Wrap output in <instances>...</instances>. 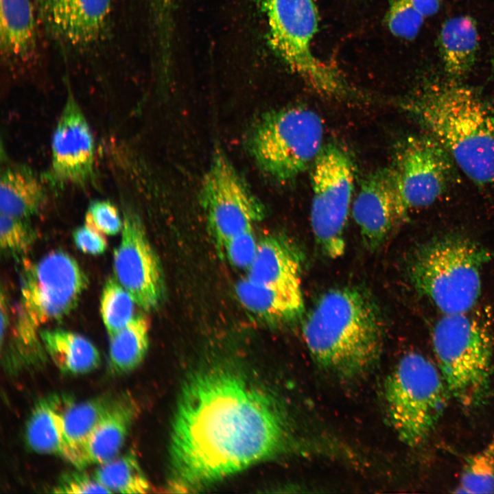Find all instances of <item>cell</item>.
Returning a JSON list of instances; mask_svg holds the SVG:
<instances>
[{"label":"cell","instance_id":"17","mask_svg":"<svg viewBox=\"0 0 494 494\" xmlns=\"http://www.w3.org/2000/svg\"><path fill=\"white\" fill-rule=\"evenodd\" d=\"M303 255L291 239L268 235L258 242L255 258L247 269L246 278L262 285L302 290Z\"/></svg>","mask_w":494,"mask_h":494},{"label":"cell","instance_id":"24","mask_svg":"<svg viewBox=\"0 0 494 494\" xmlns=\"http://www.w3.org/2000/svg\"><path fill=\"white\" fill-rule=\"evenodd\" d=\"M45 200L43 186L28 167L10 165L1 170V214L27 220L38 213Z\"/></svg>","mask_w":494,"mask_h":494},{"label":"cell","instance_id":"29","mask_svg":"<svg viewBox=\"0 0 494 494\" xmlns=\"http://www.w3.org/2000/svg\"><path fill=\"white\" fill-rule=\"evenodd\" d=\"M455 492L494 493V436L482 449L467 458Z\"/></svg>","mask_w":494,"mask_h":494},{"label":"cell","instance_id":"13","mask_svg":"<svg viewBox=\"0 0 494 494\" xmlns=\"http://www.w3.org/2000/svg\"><path fill=\"white\" fill-rule=\"evenodd\" d=\"M121 232V242L113 253L115 277L139 307L150 311L163 296L161 263L136 215L124 214Z\"/></svg>","mask_w":494,"mask_h":494},{"label":"cell","instance_id":"18","mask_svg":"<svg viewBox=\"0 0 494 494\" xmlns=\"http://www.w3.org/2000/svg\"><path fill=\"white\" fill-rule=\"evenodd\" d=\"M34 0H0L1 59L11 69L33 63L38 52V29Z\"/></svg>","mask_w":494,"mask_h":494},{"label":"cell","instance_id":"35","mask_svg":"<svg viewBox=\"0 0 494 494\" xmlns=\"http://www.w3.org/2000/svg\"><path fill=\"white\" fill-rule=\"evenodd\" d=\"M73 239L76 247L86 254L99 255L107 249L105 235L86 223L74 230Z\"/></svg>","mask_w":494,"mask_h":494},{"label":"cell","instance_id":"26","mask_svg":"<svg viewBox=\"0 0 494 494\" xmlns=\"http://www.w3.org/2000/svg\"><path fill=\"white\" fill-rule=\"evenodd\" d=\"M149 327L145 316L136 315L110 337L109 366L112 373L126 374L141 364L148 349Z\"/></svg>","mask_w":494,"mask_h":494},{"label":"cell","instance_id":"14","mask_svg":"<svg viewBox=\"0 0 494 494\" xmlns=\"http://www.w3.org/2000/svg\"><path fill=\"white\" fill-rule=\"evenodd\" d=\"M95 141L89 122L68 90L51 140L50 175L56 183L86 186L95 178Z\"/></svg>","mask_w":494,"mask_h":494},{"label":"cell","instance_id":"8","mask_svg":"<svg viewBox=\"0 0 494 494\" xmlns=\"http://www.w3.org/2000/svg\"><path fill=\"white\" fill-rule=\"evenodd\" d=\"M269 40L287 66L319 93L340 97L347 88L333 68L316 58L311 49L317 32L316 0H263Z\"/></svg>","mask_w":494,"mask_h":494},{"label":"cell","instance_id":"20","mask_svg":"<svg viewBox=\"0 0 494 494\" xmlns=\"http://www.w3.org/2000/svg\"><path fill=\"white\" fill-rule=\"evenodd\" d=\"M235 292L244 307L269 325H291L303 318L302 290L268 287L246 278L237 283Z\"/></svg>","mask_w":494,"mask_h":494},{"label":"cell","instance_id":"39","mask_svg":"<svg viewBox=\"0 0 494 494\" xmlns=\"http://www.w3.org/2000/svg\"><path fill=\"white\" fill-rule=\"evenodd\" d=\"M491 73H492V75H493V78H494V49H493V54H492V56H491Z\"/></svg>","mask_w":494,"mask_h":494},{"label":"cell","instance_id":"38","mask_svg":"<svg viewBox=\"0 0 494 494\" xmlns=\"http://www.w3.org/2000/svg\"><path fill=\"white\" fill-rule=\"evenodd\" d=\"M8 312L5 297L1 292V342H3L4 333L8 325Z\"/></svg>","mask_w":494,"mask_h":494},{"label":"cell","instance_id":"9","mask_svg":"<svg viewBox=\"0 0 494 494\" xmlns=\"http://www.w3.org/2000/svg\"><path fill=\"white\" fill-rule=\"evenodd\" d=\"M354 181L348 154L336 144L323 146L313 163L310 223L318 248L331 259L340 257L345 250L344 231Z\"/></svg>","mask_w":494,"mask_h":494},{"label":"cell","instance_id":"19","mask_svg":"<svg viewBox=\"0 0 494 494\" xmlns=\"http://www.w3.org/2000/svg\"><path fill=\"white\" fill-rule=\"evenodd\" d=\"M137 412V403L130 395L115 397L88 440L85 467L103 464L119 455Z\"/></svg>","mask_w":494,"mask_h":494},{"label":"cell","instance_id":"5","mask_svg":"<svg viewBox=\"0 0 494 494\" xmlns=\"http://www.w3.org/2000/svg\"><path fill=\"white\" fill-rule=\"evenodd\" d=\"M432 342L436 365L451 397L465 408L489 395L493 355L489 330L469 313L443 315Z\"/></svg>","mask_w":494,"mask_h":494},{"label":"cell","instance_id":"21","mask_svg":"<svg viewBox=\"0 0 494 494\" xmlns=\"http://www.w3.org/2000/svg\"><path fill=\"white\" fill-rule=\"evenodd\" d=\"M437 44L448 78L460 82L477 60L480 43L476 21L469 15L449 18L440 27Z\"/></svg>","mask_w":494,"mask_h":494},{"label":"cell","instance_id":"16","mask_svg":"<svg viewBox=\"0 0 494 494\" xmlns=\"http://www.w3.org/2000/svg\"><path fill=\"white\" fill-rule=\"evenodd\" d=\"M352 214L363 243L370 251L381 248L395 226L405 220L390 167L364 178L353 202Z\"/></svg>","mask_w":494,"mask_h":494},{"label":"cell","instance_id":"30","mask_svg":"<svg viewBox=\"0 0 494 494\" xmlns=\"http://www.w3.org/2000/svg\"><path fill=\"white\" fill-rule=\"evenodd\" d=\"M424 18L410 0H391L387 24L395 36L412 40L419 34Z\"/></svg>","mask_w":494,"mask_h":494},{"label":"cell","instance_id":"27","mask_svg":"<svg viewBox=\"0 0 494 494\" xmlns=\"http://www.w3.org/2000/svg\"><path fill=\"white\" fill-rule=\"evenodd\" d=\"M93 476L112 493H145L151 488L135 454L131 451L99 464Z\"/></svg>","mask_w":494,"mask_h":494},{"label":"cell","instance_id":"23","mask_svg":"<svg viewBox=\"0 0 494 494\" xmlns=\"http://www.w3.org/2000/svg\"><path fill=\"white\" fill-rule=\"evenodd\" d=\"M39 336L45 351L62 373L86 374L97 368L101 364L97 347L80 334L54 329L40 331Z\"/></svg>","mask_w":494,"mask_h":494},{"label":"cell","instance_id":"32","mask_svg":"<svg viewBox=\"0 0 494 494\" xmlns=\"http://www.w3.org/2000/svg\"><path fill=\"white\" fill-rule=\"evenodd\" d=\"M85 223L106 235H115L122 231L121 220L117 208L108 200L92 202L85 215Z\"/></svg>","mask_w":494,"mask_h":494},{"label":"cell","instance_id":"7","mask_svg":"<svg viewBox=\"0 0 494 494\" xmlns=\"http://www.w3.org/2000/svg\"><path fill=\"white\" fill-rule=\"evenodd\" d=\"M324 128L314 110L292 106L261 116L250 132L248 147L258 166L279 181H290L313 165L321 151Z\"/></svg>","mask_w":494,"mask_h":494},{"label":"cell","instance_id":"4","mask_svg":"<svg viewBox=\"0 0 494 494\" xmlns=\"http://www.w3.org/2000/svg\"><path fill=\"white\" fill-rule=\"evenodd\" d=\"M488 249L463 236H443L416 248L406 270L415 290L443 315L469 313L482 292Z\"/></svg>","mask_w":494,"mask_h":494},{"label":"cell","instance_id":"2","mask_svg":"<svg viewBox=\"0 0 494 494\" xmlns=\"http://www.w3.org/2000/svg\"><path fill=\"white\" fill-rule=\"evenodd\" d=\"M401 106L473 182L494 183V111L477 91L449 78L433 80Z\"/></svg>","mask_w":494,"mask_h":494},{"label":"cell","instance_id":"37","mask_svg":"<svg viewBox=\"0 0 494 494\" xmlns=\"http://www.w3.org/2000/svg\"><path fill=\"white\" fill-rule=\"evenodd\" d=\"M150 11L158 16H169L172 14L175 0H148Z\"/></svg>","mask_w":494,"mask_h":494},{"label":"cell","instance_id":"33","mask_svg":"<svg viewBox=\"0 0 494 494\" xmlns=\"http://www.w3.org/2000/svg\"><path fill=\"white\" fill-rule=\"evenodd\" d=\"M258 248L253 228L229 239L222 250L233 266L248 269L253 262Z\"/></svg>","mask_w":494,"mask_h":494},{"label":"cell","instance_id":"12","mask_svg":"<svg viewBox=\"0 0 494 494\" xmlns=\"http://www.w3.org/2000/svg\"><path fill=\"white\" fill-rule=\"evenodd\" d=\"M200 192L209 229L221 250L229 239L253 228L263 217V205L220 150L214 154Z\"/></svg>","mask_w":494,"mask_h":494},{"label":"cell","instance_id":"3","mask_svg":"<svg viewBox=\"0 0 494 494\" xmlns=\"http://www.w3.org/2000/svg\"><path fill=\"white\" fill-rule=\"evenodd\" d=\"M303 336L314 361L342 378L359 377L378 361L383 320L368 292L355 287L329 290L306 316Z\"/></svg>","mask_w":494,"mask_h":494},{"label":"cell","instance_id":"15","mask_svg":"<svg viewBox=\"0 0 494 494\" xmlns=\"http://www.w3.org/2000/svg\"><path fill=\"white\" fill-rule=\"evenodd\" d=\"M49 34L77 49L90 47L104 34L113 0H34Z\"/></svg>","mask_w":494,"mask_h":494},{"label":"cell","instance_id":"36","mask_svg":"<svg viewBox=\"0 0 494 494\" xmlns=\"http://www.w3.org/2000/svg\"><path fill=\"white\" fill-rule=\"evenodd\" d=\"M412 4L425 17L436 14L440 9L441 0H410Z\"/></svg>","mask_w":494,"mask_h":494},{"label":"cell","instance_id":"1","mask_svg":"<svg viewBox=\"0 0 494 494\" xmlns=\"http://www.w3.org/2000/svg\"><path fill=\"white\" fill-rule=\"evenodd\" d=\"M292 432L279 402L239 371L215 366L185 384L170 440V488L188 491L287 449Z\"/></svg>","mask_w":494,"mask_h":494},{"label":"cell","instance_id":"22","mask_svg":"<svg viewBox=\"0 0 494 494\" xmlns=\"http://www.w3.org/2000/svg\"><path fill=\"white\" fill-rule=\"evenodd\" d=\"M73 401L71 396L54 393L36 402L25 427L26 440L33 451L67 460L63 412Z\"/></svg>","mask_w":494,"mask_h":494},{"label":"cell","instance_id":"28","mask_svg":"<svg viewBox=\"0 0 494 494\" xmlns=\"http://www.w3.org/2000/svg\"><path fill=\"white\" fill-rule=\"evenodd\" d=\"M134 301L115 277L106 279L100 297V314L110 337L133 318Z\"/></svg>","mask_w":494,"mask_h":494},{"label":"cell","instance_id":"31","mask_svg":"<svg viewBox=\"0 0 494 494\" xmlns=\"http://www.w3.org/2000/svg\"><path fill=\"white\" fill-rule=\"evenodd\" d=\"M34 234L25 219L1 213L0 245L5 252H25L33 243Z\"/></svg>","mask_w":494,"mask_h":494},{"label":"cell","instance_id":"11","mask_svg":"<svg viewBox=\"0 0 494 494\" xmlns=\"http://www.w3.org/2000/svg\"><path fill=\"white\" fill-rule=\"evenodd\" d=\"M456 163L430 134L412 135L397 148L390 167L402 213L432 204L453 181Z\"/></svg>","mask_w":494,"mask_h":494},{"label":"cell","instance_id":"25","mask_svg":"<svg viewBox=\"0 0 494 494\" xmlns=\"http://www.w3.org/2000/svg\"><path fill=\"white\" fill-rule=\"evenodd\" d=\"M117 395H99L80 403L71 402L63 412L64 436L69 462L78 469L86 467L84 451L94 428Z\"/></svg>","mask_w":494,"mask_h":494},{"label":"cell","instance_id":"10","mask_svg":"<svg viewBox=\"0 0 494 494\" xmlns=\"http://www.w3.org/2000/svg\"><path fill=\"white\" fill-rule=\"evenodd\" d=\"M88 284L78 261L64 251L51 252L36 263H25L21 274L20 325L35 332L41 325L66 317Z\"/></svg>","mask_w":494,"mask_h":494},{"label":"cell","instance_id":"6","mask_svg":"<svg viewBox=\"0 0 494 494\" xmlns=\"http://www.w3.org/2000/svg\"><path fill=\"white\" fill-rule=\"evenodd\" d=\"M449 397L436 364L414 351L402 356L384 384L390 423L399 439L412 447L430 437Z\"/></svg>","mask_w":494,"mask_h":494},{"label":"cell","instance_id":"34","mask_svg":"<svg viewBox=\"0 0 494 494\" xmlns=\"http://www.w3.org/2000/svg\"><path fill=\"white\" fill-rule=\"evenodd\" d=\"M78 471H69L61 475L52 488L54 493H113L98 482L93 476Z\"/></svg>","mask_w":494,"mask_h":494}]
</instances>
